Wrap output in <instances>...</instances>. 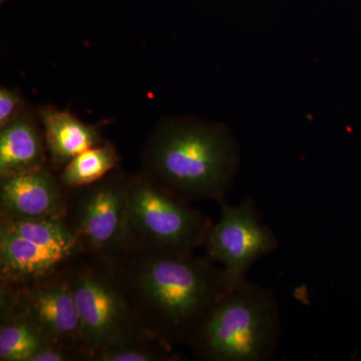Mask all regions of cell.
I'll use <instances>...</instances> for the list:
<instances>
[{
  "instance_id": "cell-1",
  "label": "cell",
  "mask_w": 361,
  "mask_h": 361,
  "mask_svg": "<svg viewBox=\"0 0 361 361\" xmlns=\"http://www.w3.org/2000/svg\"><path fill=\"white\" fill-rule=\"evenodd\" d=\"M108 259L142 324L175 348L189 346L232 288L206 255L127 250Z\"/></svg>"
},
{
  "instance_id": "cell-16",
  "label": "cell",
  "mask_w": 361,
  "mask_h": 361,
  "mask_svg": "<svg viewBox=\"0 0 361 361\" xmlns=\"http://www.w3.org/2000/svg\"><path fill=\"white\" fill-rule=\"evenodd\" d=\"M27 109V104L18 90L1 87L0 89V128L13 122Z\"/></svg>"
},
{
  "instance_id": "cell-14",
  "label": "cell",
  "mask_w": 361,
  "mask_h": 361,
  "mask_svg": "<svg viewBox=\"0 0 361 361\" xmlns=\"http://www.w3.org/2000/svg\"><path fill=\"white\" fill-rule=\"evenodd\" d=\"M120 161L116 147L104 141L73 158L59 171V178L68 190L89 186L120 168Z\"/></svg>"
},
{
  "instance_id": "cell-12",
  "label": "cell",
  "mask_w": 361,
  "mask_h": 361,
  "mask_svg": "<svg viewBox=\"0 0 361 361\" xmlns=\"http://www.w3.org/2000/svg\"><path fill=\"white\" fill-rule=\"evenodd\" d=\"M49 165L44 134L30 109L0 128V178L39 170Z\"/></svg>"
},
{
  "instance_id": "cell-3",
  "label": "cell",
  "mask_w": 361,
  "mask_h": 361,
  "mask_svg": "<svg viewBox=\"0 0 361 361\" xmlns=\"http://www.w3.org/2000/svg\"><path fill=\"white\" fill-rule=\"evenodd\" d=\"M281 329L274 292L246 280L226 292L188 348L201 361H269Z\"/></svg>"
},
{
  "instance_id": "cell-5",
  "label": "cell",
  "mask_w": 361,
  "mask_h": 361,
  "mask_svg": "<svg viewBox=\"0 0 361 361\" xmlns=\"http://www.w3.org/2000/svg\"><path fill=\"white\" fill-rule=\"evenodd\" d=\"M82 345L99 349L152 334L142 324L108 258L82 255L71 268Z\"/></svg>"
},
{
  "instance_id": "cell-15",
  "label": "cell",
  "mask_w": 361,
  "mask_h": 361,
  "mask_svg": "<svg viewBox=\"0 0 361 361\" xmlns=\"http://www.w3.org/2000/svg\"><path fill=\"white\" fill-rule=\"evenodd\" d=\"M176 348L154 334L135 337L99 349L90 361H180Z\"/></svg>"
},
{
  "instance_id": "cell-17",
  "label": "cell",
  "mask_w": 361,
  "mask_h": 361,
  "mask_svg": "<svg viewBox=\"0 0 361 361\" xmlns=\"http://www.w3.org/2000/svg\"><path fill=\"white\" fill-rule=\"evenodd\" d=\"M1 1H4V0H1Z\"/></svg>"
},
{
  "instance_id": "cell-9",
  "label": "cell",
  "mask_w": 361,
  "mask_h": 361,
  "mask_svg": "<svg viewBox=\"0 0 361 361\" xmlns=\"http://www.w3.org/2000/svg\"><path fill=\"white\" fill-rule=\"evenodd\" d=\"M71 268L30 283L0 284V288L7 291L49 343L87 353L82 345Z\"/></svg>"
},
{
  "instance_id": "cell-7",
  "label": "cell",
  "mask_w": 361,
  "mask_h": 361,
  "mask_svg": "<svg viewBox=\"0 0 361 361\" xmlns=\"http://www.w3.org/2000/svg\"><path fill=\"white\" fill-rule=\"evenodd\" d=\"M129 177L118 168L94 184L68 190L66 219L85 255L110 258L127 250Z\"/></svg>"
},
{
  "instance_id": "cell-8",
  "label": "cell",
  "mask_w": 361,
  "mask_h": 361,
  "mask_svg": "<svg viewBox=\"0 0 361 361\" xmlns=\"http://www.w3.org/2000/svg\"><path fill=\"white\" fill-rule=\"evenodd\" d=\"M220 218L213 223L203 249L207 257L225 271L231 287L248 280L252 266L279 247L277 235L261 221L257 204L252 198L238 205L218 201Z\"/></svg>"
},
{
  "instance_id": "cell-6",
  "label": "cell",
  "mask_w": 361,
  "mask_h": 361,
  "mask_svg": "<svg viewBox=\"0 0 361 361\" xmlns=\"http://www.w3.org/2000/svg\"><path fill=\"white\" fill-rule=\"evenodd\" d=\"M82 255L66 217H0V284L37 281L68 269Z\"/></svg>"
},
{
  "instance_id": "cell-10",
  "label": "cell",
  "mask_w": 361,
  "mask_h": 361,
  "mask_svg": "<svg viewBox=\"0 0 361 361\" xmlns=\"http://www.w3.org/2000/svg\"><path fill=\"white\" fill-rule=\"evenodd\" d=\"M68 201V190L49 165L32 172L0 178V217H66Z\"/></svg>"
},
{
  "instance_id": "cell-13",
  "label": "cell",
  "mask_w": 361,
  "mask_h": 361,
  "mask_svg": "<svg viewBox=\"0 0 361 361\" xmlns=\"http://www.w3.org/2000/svg\"><path fill=\"white\" fill-rule=\"evenodd\" d=\"M49 343L7 291L0 288V361H33Z\"/></svg>"
},
{
  "instance_id": "cell-4",
  "label": "cell",
  "mask_w": 361,
  "mask_h": 361,
  "mask_svg": "<svg viewBox=\"0 0 361 361\" xmlns=\"http://www.w3.org/2000/svg\"><path fill=\"white\" fill-rule=\"evenodd\" d=\"M213 223L144 171L130 175L127 250L190 255L203 248Z\"/></svg>"
},
{
  "instance_id": "cell-11",
  "label": "cell",
  "mask_w": 361,
  "mask_h": 361,
  "mask_svg": "<svg viewBox=\"0 0 361 361\" xmlns=\"http://www.w3.org/2000/svg\"><path fill=\"white\" fill-rule=\"evenodd\" d=\"M37 118L44 134L49 165L59 173L73 158L106 141L101 130L71 111L56 106H39Z\"/></svg>"
},
{
  "instance_id": "cell-2",
  "label": "cell",
  "mask_w": 361,
  "mask_h": 361,
  "mask_svg": "<svg viewBox=\"0 0 361 361\" xmlns=\"http://www.w3.org/2000/svg\"><path fill=\"white\" fill-rule=\"evenodd\" d=\"M142 171L190 202L225 199L241 164L237 137L223 123L166 116L149 135Z\"/></svg>"
}]
</instances>
